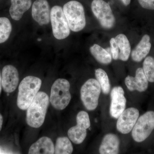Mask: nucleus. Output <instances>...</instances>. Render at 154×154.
I'll return each instance as SVG.
<instances>
[{
    "instance_id": "obj_8",
    "label": "nucleus",
    "mask_w": 154,
    "mask_h": 154,
    "mask_svg": "<svg viewBox=\"0 0 154 154\" xmlns=\"http://www.w3.org/2000/svg\"><path fill=\"white\" fill-rule=\"evenodd\" d=\"M91 10L102 28L110 29L114 27L115 18L109 4L104 0H93Z\"/></svg>"
},
{
    "instance_id": "obj_12",
    "label": "nucleus",
    "mask_w": 154,
    "mask_h": 154,
    "mask_svg": "<svg viewBox=\"0 0 154 154\" xmlns=\"http://www.w3.org/2000/svg\"><path fill=\"white\" fill-rule=\"evenodd\" d=\"M19 73L17 69L12 65L3 67L2 72V86L6 93L11 94L17 89L19 83Z\"/></svg>"
},
{
    "instance_id": "obj_1",
    "label": "nucleus",
    "mask_w": 154,
    "mask_h": 154,
    "mask_svg": "<svg viewBox=\"0 0 154 154\" xmlns=\"http://www.w3.org/2000/svg\"><path fill=\"white\" fill-rule=\"evenodd\" d=\"M49 102V97L45 92L37 93L27 110L26 121L29 126L38 128L43 125Z\"/></svg>"
},
{
    "instance_id": "obj_23",
    "label": "nucleus",
    "mask_w": 154,
    "mask_h": 154,
    "mask_svg": "<svg viewBox=\"0 0 154 154\" xmlns=\"http://www.w3.org/2000/svg\"><path fill=\"white\" fill-rule=\"evenodd\" d=\"M95 76L100 85L103 94H109L110 90V85L107 73L102 69H98L95 71Z\"/></svg>"
},
{
    "instance_id": "obj_29",
    "label": "nucleus",
    "mask_w": 154,
    "mask_h": 154,
    "mask_svg": "<svg viewBox=\"0 0 154 154\" xmlns=\"http://www.w3.org/2000/svg\"><path fill=\"white\" fill-rule=\"evenodd\" d=\"M2 73L0 71V95H1V92H2Z\"/></svg>"
},
{
    "instance_id": "obj_13",
    "label": "nucleus",
    "mask_w": 154,
    "mask_h": 154,
    "mask_svg": "<svg viewBox=\"0 0 154 154\" xmlns=\"http://www.w3.org/2000/svg\"><path fill=\"white\" fill-rule=\"evenodd\" d=\"M31 13L32 18L40 26L50 22L51 10L47 0H36L32 4Z\"/></svg>"
},
{
    "instance_id": "obj_14",
    "label": "nucleus",
    "mask_w": 154,
    "mask_h": 154,
    "mask_svg": "<svg viewBox=\"0 0 154 154\" xmlns=\"http://www.w3.org/2000/svg\"><path fill=\"white\" fill-rule=\"evenodd\" d=\"M148 82L142 68H139L136 70L135 76L128 75L125 80V85L128 90L139 92H144L147 89Z\"/></svg>"
},
{
    "instance_id": "obj_28",
    "label": "nucleus",
    "mask_w": 154,
    "mask_h": 154,
    "mask_svg": "<svg viewBox=\"0 0 154 154\" xmlns=\"http://www.w3.org/2000/svg\"><path fill=\"white\" fill-rule=\"evenodd\" d=\"M125 6H128L130 4L131 0H120Z\"/></svg>"
},
{
    "instance_id": "obj_2",
    "label": "nucleus",
    "mask_w": 154,
    "mask_h": 154,
    "mask_svg": "<svg viewBox=\"0 0 154 154\" xmlns=\"http://www.w3.org/2000/svg\"><path fill=\"white\" fill-rule=\"evenodd\" d=\"M42 80L34 76H28L22 79L19 86L17 105L19 109L27 110L42 85Z\"/></svg>"
},
{
    "instance_id": "obj_22",
    "label": "nucleus",
    "mask_w": 154,
    "mask_h": 154,
    "mask_svg": "<svg viewBox=\"0 0 154 154\" xmlns=\"http://www.w3.org/2000/svg\"><path fill=\"white\" fill-rule=\"evenodd\" d=\"M12 25L10 20L5 17H0V44L5 43L11 36Z\"/></svg>"
},
{
    "instance_id": "obj_4",
    "label": "nucleus",
    "mask_w": 154,
    "mask_h": 154,
    "mask_svg": "<svg viewBox=\"0 0 154 154\" xmlns=\"http://www.w3.org/2000/svg\"><path fill=\"white\" fill-rule=\"evenodd\" d=\"M70 88L69 82L65 79H57L53 84L49 101L57 110H63L69 104L72 98Z\"/></svg>"
},
{
    "instance_id": "obj_27",
    "label": "nucleus",
    "mask_w": 154,
    "mask_h": 154,
    "mask_svg": "<svg viewBox=\"0 0 154 154\" xmlns=\"http://www.w3.org/2000/svg\"><path fill=\"white\" fill-rule=\"evenodd\" d=\"M3 123V117L2 115L0 113V131L2 130V125Z\"/></svg>"
},
{
    "instance_id": "obj_17",
    "label": "nucleus",
    "mask_w": 154,
    "mask_h": 154,
    "mask_svg": "<svg viewBox=\"0 0 154 154\" xmlns=\"http://www.w3.org/2000/svg\"><path fill=\"white\" fill-rule=\"evenodd\" d=\"M150 38L147 34L144 35L131 52L133 60L136 62H140L149 54L151 48Z\"/></svg>"
},
{
    "instance_id": "obj_25",
    "label": "nucleus",
    "mask_w": 154,
    "mask_h": 154,
    "mask_svg": "<svg viewBox=\"0 0 154 154\" xmlns=\"http://www.w3.org/2000/svg\"><path fill=\"white\" fill-rule=\"evenodd\" d=\"M110 43L111 55L113 59L114 60H117L119 59V49L116 42L115 38H111L110 41Z\"/></svg>"
},
{
    "instance_id": "obj_5",
    "label": "nucleus",
    "mask_w": 154,
    "mask_h": 154,
    "mask_svg": "<svg viewBox=\"0 0 154 154\" xmlns=\"http://www.w3.org/2000/svg\"><path fill=\"white\" fill-rule=\"evenodd\" d=\"M101 91L100 85L95 79H89L82 86L80 91L81 99L87 110L92 111L98 107Z\"/></svg>"
},
{
    "instance_id": "obj_19",
    "label": "nucleus",
    "mask_w": 154,
    "mask_h": 154,
    "mask_svg": "<svg viewBox=\"0 0 154 154\" xmlns=\"http://www.w3.org/2000/svg\"><path fill=\"white\" fill-rule=\"evenodd\" d=\"M116 42L119 49V59L126 61L129 58L131 48L128 38L123 34H119L116 36Z\"/></svg>"
},
{
    "instance_id": "obj_16",
    "label": "nucleus",
    "mask_w": 154,
    "mask_h": 154,
    "mask_svg": "<svg viewBox=\"0 0 154 154\" xmlns=\"http://www.w3.org/2000/svg\"><path fill=\"white\" fill-rule=\"evenodd\" d=\"M54 146L50 138L42 137L30 146L28 154H54Z\"/></svg>"
},
{
    "instance_id": "obj_3",
    "label": "nucleus",
    "mask_w": 154,
    "mask_h": 154,
    "mask_svg": "<svg viewBox=\"0 0 154 154\" xmlns=\"http://www.w3.org/2000/svg\"><path fill=\"white\" fill-rule=\"evenodd\" d=\"M63 9L71 30L78 32L84 29L86 25L85 15L80 2L69 1L64 5Z\"/></svg>"
},
{
    "instance_id": "obj_7",
    "label": "nucleus",
    "mask_w": 154,
    "mask_h": 154,
    "mask_svg": "<svg viewBox=\"0 0 154 154\" xmlns=\"http://www.w3.org/2000/svg\"><path fill=\"white\" fill-rule=\"evenodd\" d=\"M154 129V111H147L139 117L132 130L135 141L142 142L151 134Z\"/></svg>"
},
{
    "instance_id": "obj_30",
    "label": "nucleus",
    "mask_w": 154,
    "mask_h": 154,
    "mask_svg": "<svg viewBox=\"0 0 154 154\" xmlns=\"http://www.w3.org/2000/svg\"><path fill=\"white\" fill-rule=\"evenodd\" d=\"M0 154H10L4 152H3V151H2V152H1V153Z\"/></svg>"
},
{
    "instance_id": "obj_6",
    "label": "nucleus",
    "mask_w": 154,
    "mask_h": 154,
    "mask_svg": "<svg viewBox=\"0 0 154 154\" xmlns=\"http://www.w3.org/2000/svg\"><path fill=\"white\" fill-rule=\"evenodd\" d=\"M50 22L54 38L63 40L68 37L71 30L63 9L60 6H53L51 10Z\"/></svg>"
},
{
    "instance_id": "obj_9",
    "label": "nucleus",
    "mask_w": 154,
    "mask_h": 154,
    "mask_svg": "<svg viewBox=\"0 0 154 154\" xmlns=\"http://www.w3.org/2000/svg\"><path fill=\"white\" fill-rule=\"evenodd\" d=\"M77 125L72 127L68 131V136L70 140L73 143L80 144L85 139L87 135V129L91 126L89 114L85 111H81L76 116Z\"/></svg>"
},
{
    "instance_id": "obj_31",
    "label": "nucleus",
    "mask_w": 154,
    "mask_h": 154,
    "mask_svg": "<svg viewBox=\"0 0 154 154\" xmlns=\"http://www.w3.org/2000/svg\"><path fill=\"white\" fill-rule=\"evenodd\" d=\"M2 149H1V148L0 147V154H1V153L2 152Z\"/></svg>"
},
{
    "instance_id": "obj_24",
    "label": "nucleus",
    "mask_w": 154,
    "mask_h": 154,
    "mask_svg": "<svg viewBox=\"0 0 154 154\" xmlns=\"http://www.w3.org/2000/svg\"><path fill=\"white\" fill-rule=\"evenodd\" d=\"M144 73L148 82H154V58L148 56L145 59L143 63Z\"/></svg>"
},
{
    "instance_id": "obj_21",
    "label": "nucleus",
    "mask_w": 154,
    "mask_h": 154,
    "mask_svg": "<svg viewBox=\"0 0 154 154\" xmlns=\"http://www.w3.org/2000/svg\"><path fill=\"white\" fill-rule=\"evenodd\" d=\"M73 151L72 145L68 138L62 137L57 139L54 154H72Z\"/></svg>"
},
{
    "instance_id": "obj_10",
    "label": "nucleus",
    "mask_w": 154,
    "mask_h": 154,
    "mask_svg": "<svg viewBox=\"0 0 154 154\" xmlns=\"http://www.w3.org/2000/svg\"><path fill=\"white\" fill-rule=\"evenodd\" d=\"M139 111L134 107H129L123 111L116 122L117 130L122 134H127L132 130L139 117Z\"/></svg>"
},
{
    "instance_id": "obj_15",
    "label": "nucleus",
    "mask_w": 154,
    "mask_h": 154,
    "mask_svg": "<svg viewBox=\"0 0 154 154\" xmlns=\"http://www.w3.org/2000/svg\"><path fill=\"white\" fill-rule=\"evenodd\" d=\"M120 140L116 135L108 133L105 135L99 148L100 154H119Z\"/></svg>"
},
{
    "instance_id": "obj_26",
    "label": "nucleus",
    "mask_w": 154,
    "mask_h": 154,
    "mask_svg": "<svg viewBox=\"0 0 154 154\" xmlns=\"http://www.w3.org/2000/svg\"><path fill=\"white\" fill-rule=\"evenodd\" d=\"M138 1L143 8L154 10V0H138Z\"/></svg>"
},
{
    "instance_id": "obj_18",
    "label": "nucleus",
    "mask_w": 154,
    "mask_h": 154,
    "mask_svg": "<svg viewBox=\"0 0 154 154\" xmlns=\"http://www.w3.org/2000/svg\"><path fill=\"white\" fill-rule=\"evenodd\" d=\"M32 5V0H11L9 13L11 18L19 21Z\"/></svg>"
},
{
    "instance_id": "obj_11",
    "label": "nucleus",
    "mask_w": 154,
    "mask_h": 154,
    "mask_svg": "<svg viewBox=\"0 0 154 154\" xmlns=\"http://www.w3.org/2000/svg\"><path fill=\"white\" fill-rule=\"evenodd\" d=\"M124 94V90L120 86L114 87L111 90L110 114L113 118L118 119L125 110L126 99Z\"/></svg>"
},
{
    "instance_id": "obj_20",
    "label": "nucleus",
    "mask_w": 154,
    "mask_h": 154,
    "mask_svg": "<svg viewBox=\"0 0 154 154\" xmlns=\"http://www.w3.org/2000/svg\"><path fill=\"white\" fill-rule=\"evenodd\" d=\"M90 51L95 59L100 63L107 65L112 61L111 54L99 45L94 44L90 47Z\"/></svg>"
}]
</instances>
